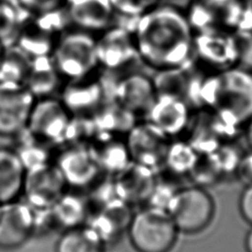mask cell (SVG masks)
Listing matches in <instances>:
<instances>
[{
    "instance_id": "26",
    "label": "cell",
    "mask_w": 252,
    "mask_h": 252,
    "mask_svg": "<svg viewBox=\"0 0 252 252\" xmlns=\"http://www.w3.org/2000/svg\"><path fill=\"white\" fill-rule=\"evenodd\" d=\"M118 17L134 19L153 6L156 0H109Z\"/></svg>"
},
{
    "instance_id": "18",
    "label": "cell",
    "mask_w": 252,
    "mask_h": 252,
    "mask_svg": "<svg viewBox=\"0 0 252 252\" xmlns=\"http://www.w3.org/2000/svg\"><path fill=\"white\" fill-rule=\"evenodd\" d=\"M64 79L55 64L52 55L32 57L24 85L37 98L51 96L60 90Z\"/></svg>"
},
{
    "instance_id": "2",
    "label": "cell",
    "mask_w": 252,
    "mask_h": 252,
    "mask_svg": "<svg viewBox=\"0 0 252 252\" xmlns=\"http://www.w3.org/2000/svg\"><path fill=\"white\" fill-rule=\"evenodd\" d=\"M210 107L224 128H237L252 116V72L238 66L202 80L195 98Z\"/></svg>"
},
{
    "instance_id": "27",
    "label": "cell",
    "mask_w": 252,
    "mask_h": 252,
    "mask_svg": "<svg viewBox=\"0 0 252 252\" xmlns=\"http://www.w3.org/2000/svg\"><path fill=\"white\" fill-rule=\"evenodd\" d=\"M237 48L236 66L252 72V32H241L235 36Z\"/></svg>"
},
{
    "instance_id": "15",
    "label": "cell",
    "mask_w": 252,
    "mask_h": 252,
    "mask_svg": "<svg viewBox=\"0 0 252 252\" xmlns=\"http://www.w3.org/2000/svg\"><path fill=\"white\" fill-rule=\"evenodd\" d=\"M146 114L149 122L167 137L180 134L189 125V104L175 94H157Z\"/></svg>"
},
{
    "instance_id": "14",
    "label": "cell",
    "mask_w": 252,
    "mask_h": 252,
    "mask_svg": "<svg viewBox=\"0 0 252 252\" xmlns=\"http://www.w3.org/2000/svg\"><path fill=\"white\" fill-rule=\"evenodd\" d=\"M63 5L74 29L93 33L117 24L109 0H64Z\"/></svg>"
},
{
    "instance_id": "29",
    "label": "cell",
    "mask_w": 252,
    "mask_h": 252,
    "mask_svg": "<svg viewBox=\"0 0 252 252\" xmlns=\"http://www.w3.org/2000/svg\"><path fill=\"white\" fill-rule=\"evenodd\" d=\"M25 12H37L56 7L64 0H15Z\"/></svg>"
},
{
    "instance_id": "4",
    "label": "cell",
    "mask_w": 252,
    "mask_h": 252,
    "mask_svg": "<svg viewBox=\"0 0 252 252\" xmlns=\"http://www.w3.org/2000/svg\"><path fill=\"white\" fill-rule=\"evenodd\" d=\"M127 229L137 252H169L179 232L168 212L153 206L133 214Z\"/></svg>"
},
{
    "instance_id": "10",
    "label": "cell",
    "mask_w": 252,
    "mask_h": 252,
    "mask_svg": "<svg viewBox=\"0 0 252 252\" xmlns=\"http://www.w3.org/2000/svg\"><path fill=\"white\" fill-rule=\"evenodd\" d=\"M69 114L61 99L52 96L37 98L27 128L41 141H55L68 133L71 124Z\"/></svg>"
},
{
    "instance_id": "16",
    "label": "cell",
    "mask_w": 252,
    "mask_h": 252,
    "mask_svg": "<svg viewBox=\"0 0 252 252\" xmlns=\"http://www.w3.org/2000/svg\"><path fill=\"white\" fill-rule=\"evenodd\" d=\"M195 51L203 61L216 66L219 71L236 66L237 63L235 36L213 28L200 31V34L194 36Z\"/></svg>"
},
{
    "instance_id": "12",
    "label": "cell",
    "mask_w": 252,
    "mask_h": 252,
    "mask_svg": "<svg viewBox=\"0 0 252 252\" xmlns=\"http://www.w3.org/2000/svg\"><path fill=\"white\" fill-rule=\"evenodd\" d=\"M66 185L57 165L47 162L27 170L23 194L32 208H50L65 193Z\"/></svg>"
},
{
    "instance_id": "25",
    "label": "cell",
    "mask_w": 252,
    "mask_h": 252,
    "mask_svg": "<svg viewBox=\"0 0 252 252\" xmlns=\"http://www.w3.org/2000/svg\"><path fill=\"white\" fill-rule=\"evenodd\" d=\"M198 157L196 150L188 144H169L163 163L175 173H189L194 166Z\"/></svg>"
},
{
    "instance_id": "19",
    "label": "cell",
    "mask_w": 252,
    "mask_h": 252,
    "mask_svg": "<svg viewBox=\"0 0 252 252\" xmlns=\"http://www.w3.org/2000/svg\"><path fill=\"white\" fill-rule=\"evenodd\" d=\"M27 169L17 151L0 148V204L18 200L24 192Z\"/></svg>"
},
{
    "instance_id": "13",
    "label": "cell",
    "mask_w": 252,
    "mask_h": 252,
    "mask_svg": "<svg viewBox=\"0 0 252 252\" xmlns=\"http://www.w3.org/2000/svg\"><path fill=\"white\" fill-rule=\"evenodd\" d=\"M168 137L152 123L133 126L129 131V142L126 145L131 159L153 169L163 163L168 148Z\"/></svg>"
},
{
    "instance_id": "9",
    "label": "cell",
    "mask_w": 252,
    "mask_h": 252,
    "mask_svg": "<svg viewBox=\"0 0 252 252\" xmlns=\"http://www.w3.org/2000/svg\"><path fill=\"white\" fill-rule=\"evenodd\" d=\"M34 233V211L30 204L19 199L0 204V248H19Z\"/></svg>"
},
{
    "instance_id": "1",
    "label": "cell",
    "mask_w": 252,
    "mask_h": 252,
    "mask_svg": "<svg viewBox=\"0 0 252 252\" xmlns=\"http://www.w3.org/2000/svg\"><path fill=\"white\" fill-rule=\"evenodd\" d=\"M139 60L158 72L184 67L194 53V29L185 13L170 5H155L129 20Z\"/></svg>"
},
{
    "instance_id": "30",
    "label": "cell",
    "mask_w": 252,
    "mask_h": 252,
    "mask_svg": "<svg viewBox=\"0 0 252 252\" xmlns=\"http://www.w3.org/2000/svg\"><path fill=\"white\" fill-rule=\"evenodd\" d=\"M237 175L245 181L246 184L252 182V150H250L247 154L242 155L237 169Z\"/></svg>"
},
{
    "instance_id": "33",
    "label": "cell",
    "mask_w": 252,
    "mask_h": 252,
    "mask_svg": "<svg viewBox=\"0 0 252 252\" xmlns=\"http://www.w3.org/2000/svg\"><path fill=\"white\" fill-rule=\"evenodd\" d=\"M4 48H5V46H4L3 44H1V43H0V59H1V57H2V54H3Z\"/></svg>"
},
{
    "instance_id": "3",
    "label": "cell",
    "mask_w": 252,
    "mask_h": 252,
    "mask_svg": "<svg viewBox=\"0 0 252 252\" xmlns=\"http://www.w3.org/2000/svg\"><path fill=\"white\" fill-rule=\"evenodd\" d=\"M72 25L62 4L37 12H25L16 44L31 57L52 55Z\"/></svg>"
},
{
    "instance_id": "8",
    "label": "cell",
    "mask_w": 252,
    "mask_h": 252,
    "mask_svg": "<svg viewBox=\"0 0 252 252\" xmlns=\"http://www.w3.org/2000/svg\"><path fill=\"white\" fill-rule=\"evenodd\" d=\"M35 100L23 83L0 82V136L22 133L28 126Z\"/></svg>"
},
{
    "instance_id": "24",
    "label": "cell",
    "mask_w": 252,
    "mask_h": 252,
    "mask_svg": "<svg viewBox=\"0 0 252 252\" xmlns=\"http://www.w3.org/2000/svg\"><path fill=\"white\" fill-rule=\"evenodd\" d=\"M25 11L15 0H0V43H16Z\"/></svg>"
},
{
    "instance_id": "11",
    "label": "cell",
    "mask_w": 252,
    "mask_h": 252,
    "mask_svg": "<svg viewBox=\"0 0 252 252\" xmlns=\"http://www.w3.org/2000/svg\"><path fill=\"white\" fill-rule=\"evenodd\" d=\"M110 94L114 102L133 112H147L156 98L153 79L140 72H127L111 82Z\"/></svg>"
},
{
    "instance_id": "32",
    "label": "cell",
    "mask_w": 252,
    "mask_h": 252,
    "mask_svg": "<svg viewBox=\"0 0 252 252\" xmlns=\"http://www.w3.org/2000/svg\"><path fill=\"white\" fill-rule=\"evenodd\" d=\"M244 246H245L246 252H252V225L246 233L245 240H244Z\"/></svg>"
},
{
    "instance_id": "31",
    "label": "cell",
    "mask_w": 252,
    "mask_h": 252,
    "mask_svg": "<svg viewBox=\"0 0 252 252\" xmlns=\"http://www.w3.org/2000/svg\"><path fill=\"white\" fill-rule=\"evenodd\" d=\"M245 138L250 150H252V116L245 123Z\"/></svg>"
},
{
    "instance_id": "23",
    "label": "cell",
    "mask_w": 252,
    "mask_h": 252,
    "mask_svg": "<svg viewBox=\"0 0 252 252\" xmlns=\"http://www.w3.org/2000/svg\"><path fill=\"white\" fill-rule=\"evenodd\" d=\"M56 222L66 228L81 225L87 214L86 204L77 195L64 193L51 207Z\"/></svg>"
},
{
    "instance_id": "21",
    "label": "cell",
    "mask_w": 252,
    "mask_h": 252,
    "mask_svg": "<svg viewBox=\"0 0 252 252\" xmlns=\"http://www.w3.org/2000/svg\"><path fill=\"white\" fill-rule=\"evenodd\" d=\"M105 242L91 225L66 228L58 238L55 252H103Z\"/></svg>"
},
{
    "instance_id": "6",
    "label": "cell",
    "mask_w": 252,
    "mask_h": 252,
    "mask_svg": "<svg viewBox=\"0 0 252 252\" xmlns=\"http://www.w3.org/2000/svg\"><path fill=\"white\" fill-rule=\"evenodd\" d=\"M166 211L180 232L197 233L212 222L215 202L202 186L183 187L174 193Z\"/></svg>"
},
{
    "instance_id": "7",
    "label": "cell",
    "mask_w": 252,
    "mask_h": 252,
    "mask_svg": "<svg viewBox=\"0 0 252 252\" xmlns=\"http://www.w3.org/2000/svg\"><path fill=\"white\" fill-rule=\"evenodd\" d=\"M98 67L109 74L123 72L139 60L132 33L128 26L114 24L95 37Z\"/></svg>"
},
{
    "instance_id": "20",
    "label": "cell",
    "mask_w": 252,
    "mask_h": 252,
    "mask_svg": "<svg viewBox=\"0 0 252 252\" xmlns=\"http://www.w3.org/2000/svg\"><path fill=\"white\" fill-rule=\"evenodd\" d=\"M129 164L118 172L119 180L115 187L119 199L128 204L133 201L149 199L156 183L152 169L139 163H135L134 166Z\"/></svg>"
},
{
    "instance_id": "17",
    "label": "cell",
    "mask_w": 252,
    "mask_h": 252,
    "mask_svg": "<svg viewBox=\"0 0 252 252\" xmlns=\"http://www.w3.org/2000/svg\"><path fill=\"white\" fill-rule=\"evenodd\" d=\"M67 185L83 187L94 180L100 170L92 150L74 147L67 150L56 164Z\"/></svg>"
},
{
    "instance_id": "5",
    "label": "cell",
    "mask_w": 252,
    "mask_h": 252,
    "mask_svg": "<svg viewBox=\"0 0 252 252\" xmlns=\"http://www.w3.org/2000/svg\"><path fill=\"white\" fill-rule=\"evenodd\" d=\"M52 57L65 82L82 79L99 68L95 36L78 29H71L62 36Z\"/></svg>"
},
{
    "instance_id": "28",
    "label": "cell",
    "mask_w": 252,
    "mask_h": 252,
    "mask_svg": "<svg viewBox=\"0 0 252 252\" xmlns=\"http://www.w3.org/2000/svg\"><path fill=\"white\" fill-rule=\"evenodd\" d=\"M238 208L242 219L252 225V182L243 188L239 196Z\"/></svg>"
},
{
    "instance_id": "22",
    "label": "cell",
    "mask_w": 252,
    "mask_h": 252,
    "mask_svg": "<svg viewBox=\"0 0 252 252\" xmlns=\"http://www.w3.org/2000/svg\"><path fill=\"white\" fill-rule=\"evenodd\" d=\"M32 57L18 44L5 46L0 59V82L24 83Z\"/></svg>"
}]
</instances>
